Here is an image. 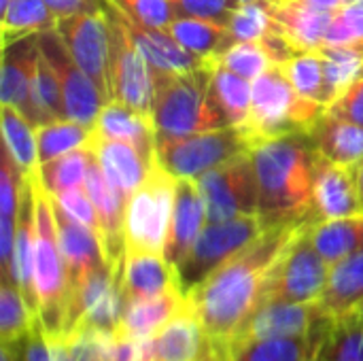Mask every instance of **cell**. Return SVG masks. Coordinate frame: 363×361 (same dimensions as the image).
<instances>
[{
  "label": "cell",
  "mask_w": 363,
  "mask_h": 361,
  "mask_svg": "<svg viewBox=\"0 0 363 361\" xmlns=\"http://www.w3.org/2000/svg\"><path fill=\"white\" fill-rule=\"evenodd\" d=\"M308 236L319 255L330 266H334L351 253L363 249V213L340 219L315 221L308 226Z\"/></svg>",
  "instance_id": "28"
},
{
  "label": "cell",
  "mask_w": 363,
  "mask_h": 361,
  "mask_svg": "<svg viewBox=\"0 0 363 361\" xmlns=\"http://www.w3.org/2000/svg\"><path fill=\"white\" fill-rule=\"evenodd\" d=\"M91 160H94L91 147H83V149L70 151L66 155H60L55 160H49V162L40 164V168H38L40 185L51 196L83 187L89 166H91Z\"/></svg>",
  "instance_id": "36"
},
{
  "label": "cell",
  "mask_w": 363,
  "mask_h": 361,
  "mask_svg": "<svg viewBox=\"0 0 363 361\" xmlns=\"http://www.w3.org/2000/svg\"><path fill=\"white\" fill-rule=\"evenodd\" d=\"M323 55L325 66V83L330 94V104L347 91V87L355 81L363 68V49L338 45V47H323L319 49Z\"/></svg>",
  "instance_id": "40"
},
{
  "label": "cell",
  "mask_w": 363,
  "mask_h": 361,
  "mask_svg": "<svg viewBox=\"0 0 363 361\" xmlns=\"http://www.w3.org/2000/svg\"><path fill=\"white\" fill-rule=\"evenodd\" d=\"M85 189L96 206L100 232H102V249L106 260L113 266H121L125 257V204L128 200L108 183L96 155L91 160Z\"/></svg>",
  "instance_id": "17"
},
{
  "label": "cell",
  "mask_w": 363,
  "mask_h": 361,
  "mask_svg": "<svg viewBox=\"0 0 363 361\" xmlns=\"http://www.w3.org/2000/svg\"><path fill=\"white\" fill-rule=\"evenodd\" d=\"M313 213L317 221L340 219L363 213V202L355 168L334 164L319 155L315 194H313Z\"/></svg>",
  "instance_id": "16"
},
{
  "label": "cell",
  "mask_w": 363,
  "mask_h": 361,
  "mask_svg": "<svg viewBox=\"0 0 363 361\" xmlns=\"http://www.w3.org/2000/svg\"><path fill=\"white\" fill-rule=\"evenodd\" d=\"M185 304H187V298L179 289L155 296V298L128 302L115 334L125 336V338H136V340L153 338Z\"/></svg>",
  "instance_id": "25"
},
{
  "label": "cell",
  "mask_w": 363,
  "mask_h": 361,
  "mask_svg": "<svg viewBox=\"0 0 363 361\" xmlns=\"http://www.w3.org/2000/svg\"><path fill=\"white\" fill-rule=\"evenodd\" d=\"M51 196V194H49ZM74 221H79L81 226L89 228L102 243V232H100V221H98V213H96V206L85 189L83 187H77V189H68V191H62V194H55L51 196Z\"/></svg>",
  "instance_id": "45"
},
{
  "label": "cell",
  "mask_w": 363,
  "mask_h": 361,
  "mask_svg": "<svg viewBox=\"0 0 363 361\" xmlns=\"http://www.w3.org/2000/svg\"><path fill=\"white\" fill-rule=\"evenodd\" d=\"M213 64L215 60H206L202 66L181 72L153 70L151 119L157 140L230 126L213 87Z\"/></svg>",
  "instance_id": "3"
},
{
  "label": "cell",
  "mask_w": 363,
  "mask_h": 361,
  "mask_svg": "<svg viewBox=\"0 0 363 361\" xmlns=\"http://www.w3.org/2000/svg\"><path fill=\"white\" fill-rule=\"evenodd\" d=\"M217 62L221 66H225L228 70L255 81L259 79L264 72H268L277 62L272 60L270 51L266 49V45L262 40H242V43H234L230 49H225Z\"/></svg>",
  "instance_id": "41"
},
{
  "label": "cell",
  "mask_w": 363,
  "mask_h": 361,
  "mask_svg": "<svg viewBox=\"0 0 363 361\" xmlns=\"http://www.w3.org/2000/svg\"><path fill=\"white\" fill-rule=\"evenodd\" d=\"M111 360L113 361H153L151 338L136 340L125 336H111Z\"/></svg>",
  "instance_id": "49"
},
{
  "label": "cell",
  "mask_w": 363,
  "mask_h": 361,
  "mask_svg": "<svg viewBox=\"0 0 363 361\" xmlns=\"http://www.w3.org/2000/svg\"><path fill=\"white\" fill-rule=\"evenodd\" d=\"M111 336L100 330L85 328L70 336L68 361H113L111 360Z\"/></svg>",
  "instance_id": "46"
},
{
  "label": "cell",
  "mask_w": 363,
  "mask_h": 361,
  "mask_svg": "<svg viewBox=\"0 0 363 361\" xmlns=\"http://www.w3.org/2000/svg\"><path fill=\"white\" fill-rule=\"evenodd\" d=\"M45 4L51 9V13L60 19L85 15V13H104L108 6V0H45Z\"/></svg>",
  "instance_id": "50"
},
{
  "label": "cell",
  "mask_w": 363,
  "mask_h": 361,
  "mask_svg": "<svg viewBox=\"0 0 363 361\" xmlns=\"http://www.w3.org/2000/svg\"><path fill=\"white\" fill-rule=\"evenodd\" d=\"M338 45L363 49V0H349L345 6L334 11L325 34V47Z\"/></svg>",
  "instance_id": "43"
},
{
  "label": "cell",
  "mask_w": 363,
  "mask_h": 361,
  "mask_svg": "<svg viewBox=\"0 0 363 361\" xmlns=\"http://www.w3.org/2000/svg\"><path fill=\"white\" fill-rule=\"evenodd\" d=\"M94 136L128 143L136 147L145 157L155 160L157 134L151 115L140 113L123 102L111 100L102 106L94 121Z\"/></svg>",
  "instance_id": "22"
},
{
  "label": "cell",
  "mask_w": 363,
  "mask_h": 361,
  "mask_svg": "<svg viewBox=\"0 0 363 361\" xmlns=\"http://www.w3.org/2000/svg\"><path fill=\"white\" fill-rule=\"evenodd\" d=\"M257 174V215L266 228L317 221L313 194L319 151L311 134H287L262 140L253 149Z\"/></svg>",
  "instance_id": "2"
},
{
  "label": "cell",
  "mask_w": 363,
  "mask_h": 361,
  "mask_svg": "<svg viewBox=\"0 0 363 361\" xmlns=\"http://www.w3.org/2000/svg\"><path fill=\"white\" fill-rule=\"evenodd\" d=\"M308 226L311 223H306L300 230V234L294 238V243L287 247L285 255L281 257L274 270L266 302L270 300H283V302L321 300L330 281L332 266L315 249L308 236Z\"/></svg>",
  "instance_id": "10"
},
{
  "label": "cell",
  "mask_w": 363,
  "mask_h": 361,
  "mask_svg": "<svg viewBox=\"0 0 363 361\" xmlns=\"http://www.w3.org/2000/svg\"><path fill=\"white\" fill-rule=\"evenodd\" d=\"M330 330V328H328ZM308 336L262 338L238 347L228 361H315L325 332Z\"/></svg>",
  "instance_id": "31"
},
{
  "label": "cell",
  "mask_w": 363,
  "mask_h": 361,
  "mask_svg": "<svg viewBox=\"0 0 363 361\" xmlns=\"http://www.w3.org/2000/svg\"><path fill=\"white\" fill-rule=\"evenodd\" d=\"M306 223L313 221L268 228L187 296L211 336L217 361L230 360L238 332L266 302L281 257Z\"/></svg>",
  "instance_id": "1"
},
{
  "label": "cell",
  "mask_w": 363,
  "mask_h": 361,
  "mask_svg": "<svg viewBox=\"0 0 363 361\" xmlns=\"http://www.w3.org/2000/svg\"><path fill=\"white\" fill-rule=\"evenodd\" d=\"M36 315L11 279H0V345L19 340L34 323Z\"/></svg>",
  "instance_id": "39"
},
{
  "label": "cell",
  "mask_w": 363,
  "mask_h": 361,
  "mask_svg": "<svg viewBox=\"0 0 363 361\" xmlns=\"http://www.w3.org/2000/svg\"><path fill=\"white\" fill-rule=\"evenodd\" d=\"M230 34L236 43L242 40H264L272 32H277V23L266 2L238 4L228 17Z\"/></svg>",
  "instance_id": "42"
},
{
  "label": "cell",
  "mask_w": 363,
  "mask_h": 361,
  "mask_svg": "<svg viewBox=\"0 0 363 361\" xmlns=\"http://www.w3.org/2000/svg\"><path fill=\"white\" fill-rule=\"evenodd\" d=\"M117 11H121L128 19L153 26V28H166L170 21L179 17L170 0H108Z\"/></svg>",
  "instance_id": "44"
},
{
  "label": "cell",
  "mask_w": 363,
  "mask_h": 361,
  "mask_svg": "<svg viewBox=\"0 0 363 361\" xmlns=\"http://www.w3.org/2000/svg\"><path fill=\"white\" fill-rule=\"evenodd\" d=\"M9 2H11V0H0V11H2V9H4V6L9 4Z\"/></svg>",
  "instance_id": "55"
},
{
  "label": "cell",
  "mask_w": 363,
  "mask_h": 361,
  "mask_svg": "<svg viewBox=\"0 0 363 361\" xmlns=\"http://www.w3.org/2000/svg\"><path fill=\"white\" fill-rule=\"evenodd\" d=\"M251 2H266V0H234V4H251Z\"/></svg>",
  "instance_id": "53"
},
{
  "label": "cell",
  "mask_w": 363,
  "mask_h": 361,
  "mask_svg": "<svg viewBox=\"0 0 363 361\" xmlns=\"http://www.w3.org/2000/svg\"><path fill=\"white\" fill-rule=\"evenodd\" d=\"M55 30L79 68L96 83L106 102H111V23L106 11L60 19Z\"/></svg>",
  "instance_id": "12"
},
{
  "label": "cell",
  "mask_w": 363,
  "mask_h": 361,
  "mask_svg": "<svg viewBox=\"0 0 363 361\" xmlns=\"http://www.w3.org/2000/svg\"><path fill=\"white\" fill-rule=\"evenodd\" d=\"M121 19L125 23L132 40L136 43V47L140 49V53L149 62L151 70H155V72H181V70L198 68L206 62V60H200L198 55L189 53L185 47H181L170 36V32L166 28H153V26L132 21L123 13H121Z\"/></svg>",
  "instance_id": "24"
},
{
  "label": "cell",
  "mask_w": 363,
  "mask_h": 361,
  "mask_svg": "<svg viewBox=\"0 0 363 361\" xmlns=\"http://www.w3.org/2000/svg\"><path fill=\"white\" fill-rule=\"evenodd\" d=\"M268 228L259 219V215L208 221L191 249L177 264L179 287L183 296L187 298L204 279H208L217 268H221L236 253L249 247Z\"/></svg>",
  "instance_id": "7"
},
{
  "label": "cell",
  "mask_w": 363,
  "mask_h": 361,
  "mask_svg": "<svg viewBox=\"0 0 363 361\" xmlns=\"http://www.w3.org/2000/svg\"><path fill=\"white\" fill-rule=\"evenodd\" d=\"M177 179L157 162L125 204V253H164L174 206Z\"/></svg>",
  "instance_id": "8"
},
{
  "label": "cell",
  "mask_w": 363,
  "mask_h": 361,
  "mask_svg": "<svg viewBox=\"0 0 363 361\" xmlns=\"http://www.w3.org/2000/svg\"><path fill=\"white\" fill-rule=\"evenodd\" d=\"M255 143L240 126L198 132L179 138H160L155 143V162L174 179L198 181L206 172L253 153Z\"/></svg>",
  "instance_id": "6"
},
{
  "label": "cell",
  "mask_w": 363,
  "mask_h": 361,
  "mask_svg": "<svg viewBox=\"0 0 363 361\" xmlns=\"http://www.w3.org/2000/svg\"><path fill=\"white\" fill-rule=\"evenodd\" d=\"M153 361H217L211 336L187 302L153 338Z\"/></svg>",
  "instance_id": "15"
},
{
  "label": "cell",
  "mask_w": 363,
  "mask_h": 361,
  "mask_svg": "<svg viewBox=\"0 0 363 361\" xmlns=\"http://www.w3.org/2000/svg\"><path fill=\"white\" fill-rule=\"evenodd\" d=\"M208 221L257 215V174L253 155H240L198 179Z\"/></svg>",
  "instance_id": "11"
},
{
  "label": "cell",
  "mask_w": 363,
  "mask_h": 361,
  "mask_svg": "<svg viewBox=\"0 0 363 361\" xmlns=\"http://www.w3.org/2000/svg\"><path fill=\"white\" fill-rule=\"evenodd\" d=\"M55 223H57V238L60 249L64 255L66 272H68V291L77 283H81L87 274H91L102 264H111L104 255L100 238L79 221H74L53 198H51Z\"/></svg>",
  "instance_id": "19"
},
{
  "label": "cell",
  "mask_w": 363,
  "mask_h": 361,
  "mask_svg": "<svg viewBox=\"0 0 363 361\" xmlns=\"http://www.w3.org/2000/svg\"><path fill=\"white\" fill-rule=\"evenodd\" d=\"M38 47L53 72L57 74L62 96H64V113L68 119L94 126L98 113L106 104V98L96 87V83L79 68L68 47L64 45L57 30H47L38 34Z\"/></svg>",
  "instance_id": "14"
},
{
  "label": "cell",
  "mask_w": 363,
  "mask_h": 361,
  "mask_svg": "<svg viewBox=\"0 0 363 361\" xmlns=\"http://www.w3.org/2000/svg\"><path fill=\"white\" fill-rule=\"evenodd\" d=\"M325 111V106L300 96L281 64H274L253 81L251 109L242 128L255 145L287 134H311Z\"/></svg>",
  "instance_id": "5"
},
{
  "label": "cell",
  "mask_w": 363,
  "mask_h": 361,
  "mask_svg": "<svg viewBox=\"0 0 363 361\" xmlns=\"http://www.w3.org/2000/svg\"><path fill=\"white\" fill-rule=\"evenodd\" d=\"M213 87L219 98V104L225 111V117L230 126H245L251 109V94H253V81L228 70L217 60L213 64Z\"/></svg>",
  "instance_id": "38"
},
{
  "label": "cell",
  "mask_w": 363,
  "mask_h": 361,
  "mask_svg": "<svg viewBox=\"0 0 363 361\" xmlns=\"http://www.w3.org/2000/svg\"><path fill=\"white\" fill-rule=\"evenodd\" d=\"M170 4L179 15L206 17L219 21H228L230 13L236 6L234 0H170Z\"/></svg>",
  "instance_id": "48"
},
{
  "label": "cell",
  "mask_w": 363,
  "mask_h": 361,
  "mask_svg": "<svg viewBox=\"0 0 363 361\" xmlns=\"http://www.w3.org/2000/svg\"><path fill=\"white\" fill-rule=\"evenodd\" d=\"M315 361H363V315L353 311L336 317Z\"/></svg>",
  "instance_id": "34"
},
{
  "label": "cell",
  "mask_w": 363,
  "mask_h": 361,
  "mask_svg": "<svg viewBox=\"0 0 363 361\" xmlns=\"http://www.w3.org/2000/svg\"><path fill=\"white\" fill-rule=\"evenodd\" d=\"M355 313H359V315H363V300H362V302H359V306L355 309Z\"/></svg>",
  "instance_id": "54"
},
{
  "label": "cell",
  "mask_w": 363,
  "mask_h": 361,
  "mask_svg": "<svg viewBox=\"0 0 363 361\" xmlns=\"http://www.w3.org/2000/svg\"><path fill=\"white\" fill-rule=\"evenodd\" d=\"M0 357H2V361H15V357L11 355V351L6 347H0Z\"/></svg>",
  "instance_id": "52"
},
{
  "label": "cell",
  "mask_w": 363,
  "mask_h": 361,
  "mask_svg": "<svg viewBox=\"0 0 363 361\" xmlns=\"http://www.w3.org/2000/svg\"><path fill=\"white\" fill-rule=\"evenodd\" d=\"M119 283L125 304L177 289L181 291L177 266L170 264L164 253L151 251H128L119 268Z\"/></svg>",
  "instance_id": "18"
},
{
  "label": "cell",
  "mask_w": 363,
  "mask_h": 361,
  "mask_svg": "<svg viewBox=\"0 0 363 361\" xmlns=\"http://www.w3.org/2000/svg\"><path fill=\"white\" fill-rule=\"evenodd\" d=\"M36 138H38V157H40V164H45L70 151L91 147L94 126H85V123L64 117V119H55V121L38 126Z\"/></svg>",
  "instance_id": "33"
},
{
  "label": "cell",
  "mask_w": 363,
  "mask_h": 361,
  "mask_svg": "<svg viewBox=\"0 0 363 361\" xmlns=\"http://www.w3.org/2000/svg\"><path fill=\"white\" fill-rule=\"evenodd\" d=\"M334 315H330L323 304L317 302H283L270 300L264 302L251 319L238 332L232 353L251 343L262 338H283V336H308L315 332H323L334 323ZM230 353V357H232Z\"/></svg>",
  "instance_id": "13"
},
{
  "label": "cell",
  "mask_w": 363,
  "mask_h": 361,
  "mask_svg": "<svg viewBox=\"0 0 363 361\" xmlns=\"http://www.w3.org/2000/svg\"><path fill=\"white\" fill-rule=\"evenodd\" d=\"M34 211H36V247H34V291L38 319L43 328L64 338L68 311V272L57 238V223L51 206V196L34 174Z\"/></svg>",
  "instance_id": "4"
},
{
  "label": "cell",
  "mask_w": 363,
  "mask_h": 361,
  "mask_svg": "<svg viewBox=\"0 0 363 361\" xmlns=\"http://www.w3.org/2000/svg\"><path fill=\"white\" fill-rule=\"evenodd\" d=\"M363 300V249L332 266L328 287L321 296L323 309L334 315L353 313Z\"/></svg>",
  "instance_id": "30"
},
{
  "label": "cell",
  "mask_w": 363,
  "mask_h": 361,
  "mask_svg": "<svg viewBox=\"0 0 363 361\" xmlns=\"http://www.w3.org/2000/svg\"><path fill=\"white\" fill-rule=\"evenodd\" d=\"M291 85L298 89L300 96L321 104L330 106V94L325 83V66L321 51H298L289 60L281 64Z\"/></svg>",
  "instance_id": "37"
},
{
  "label": "cell",
  "mask_w": 363,
  "mask_h": 361,
  "mask_svg": "<svg viewBox=\"0 0 363 361\" xmlns=\"http://www.w3.org/2000/svg\"><path fill=\"white\" fill-rule=\"evenodd\" d=\"M355 179H357V187H359V194H362V202H363V162L355 166Z\"/></svg>",
  "instance_id": "51"
},
{
  "label": "cell",
  "mask_w": 363,
  "mask_h": 361,
  "mask_svg": "<svg viewBox=\"0 0 363 361\" xmlns=\"http://www.w3.org/2000/svg\"><path fill=\"white\" fill-rule=\"evenodd\" d=\"M91 149L104 177L125 200L145 183L155 164V160L145 157L136 147L121 140H106L94 136Z\"/></svg>",
  "instance_id": "23"
},
{
  "label": "cell",
  "mask_w": 363,
  "mask_h": 361,
  "mask_svg": "<svg viewBox=\"0 0 363 361\" xmlns=\"http://www.w3.org/2000/svg\"><path fill=\"white\" fill-rule=\"evenodd\" d=\"M38 57V34L2 45L0 100L32 121V74Z\"/></svg>",
  "instance_id": "21"
},
{
  "label": "cell",
  "mask_w": 363,
  "mask_h": 361,
  "mask_svg": "<svg viewBox=\"0 0 363 361\" xmlns=\"http://www.w3.org/2000/svg\"><path fill=\"white\" fill-rule=\"evenodd\" d=\"M311 138L317 151L334 164L355 168L363 162V126L359 123L325 111L311 130Z\"/></svg>",
  "instance_id": "26"
},
{
  "label": "cell",
  "mask_w": 363,
  "mask_h": 361,
  "mask_svg": "<svg viewBox=\"0 0 363 361\" xmlns=\"http://www.w3.org/2000/svg\"><path fill=\"white\" fill-rule=\"evenodd\" d=\"M106 17L111 23V87L113 100L123 102L140 113L151 115L153 70L136 43L132 40L121 13L108 2Z\"/></svg>",
  "instance_id": "9"
},
{
  "label": "cell",
  "mask_w": 363,
  "mask_h": 361,
  "mask_svg": "<svg viewBox=\"0 0 363 361\" xmlns=\"http://www.w3.org/2000/svg\"><path fill=\"white\" fill-rule=\"evenodd\" d=\"M328 113L363 126V68L355 81L347 87V91L328 106Z\"/></svg>",
  "instance_id": "47"
},
{
  "label": "cell",
  "mask_w": 363,
  "mask_h": 361,
  "mask_svg": "<svg viewBox=\"0 0 363 361\" xmlns=\"http://www.w3.org/2000/svg\"><path fill=\"white\" fill-rule=\"evenodd\" d=\"M0 126H2V151L13 160L23 177L38 172V138L36 126L17 109L2 104L0 106Z\"/></svg>",
  "instance_id": "29"
},
{
  "label": "cell",
  "mask_w": 363,
  "mask_h": 361,
  "mask_svg": "<svg viewBox=\"0 0 363 361\" xmlns=\"http://www.w3.org/2000/svg\"><path fill=\"white\" fill-rule=\"evenodd\" d=\"M32 123L38 128L43 123L64 119V96L62 87L57 81V74L53 72L51 64L43 55L38 47V57L34 64V74H32Z\"/></svg>",
  "instance_id": "35"
},
{
  "label": "cell",
  "mask_w": 363,
  "mask_h": 361,
  "mask_svg": "<svg viewBox=\"0 0 363 361\" xmlns=\"http://www.w3.org/2000/svg\"><path fill=\"white\" fill-rule=\"evenodd\" d=\"M57 28V17L45 4V0H11L0 11V34L2 45L13 40L43 34Z\"/></svg>",
  "instance_id": "32"
},
{
  "label": "cell",
  "mask_w": 363,
  "mask_h": 361,
  "mask_svg": "<svg viewBox=\"0 0 363 361\" xmlns=\"http://www.w3.org/2000/svg\"><path fill=\"white\" fill-rule=\"evenodd\" d=\"M208 223L206 204L200 194L198 181L194 179H177L174 206L170 217V230L164 247V255L170 264H179L183 255L191 249L204 226Z\"/></svg>",
  "instance_id": "20"
},
{
  "label": "cell",
  "mask_w": 363,
  "mask_h": 361,
  "mask_svg": "<svg viewBox=\"0 0 363 361\" xmlns=\"http://www.w3.org/2000/svg\"><path fill=\"white\" fill-rule=\"evenodd\" d=\"M170 36L200 60H217L236 40L230 34L228 21L179 15L166 26Z\"/></svg>",
  "instance_id": "27"
}]
</instances>
